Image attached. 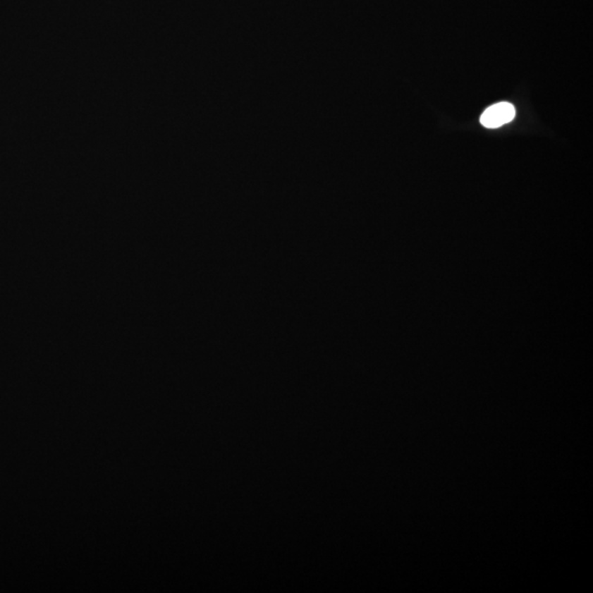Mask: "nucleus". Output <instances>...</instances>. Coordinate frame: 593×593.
<instances>
[{"instance_id":"nucleus-1","label":"nucleus","mask_w":593,"mask_h":593,"mask_svg":"<svg viewBox=\"0 0 593 593\" xmlns=\"http://www.w3.org/2000/svg\"><path fill=\"white\" fill-rule=\"evenodd\" d=\"M515 116V109L509 102H499L484 110L480 123L488 129H496L509 123Z\"/></svg>"}]
</instances>
